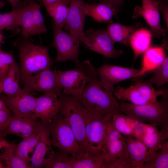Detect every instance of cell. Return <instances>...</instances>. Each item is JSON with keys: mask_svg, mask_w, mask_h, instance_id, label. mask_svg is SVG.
Returning <instances> with one entry per match:
<instances>
[{"mask_svg": "<svg viewBox=\"0 0 168 168\" xmlns=\"http://www.w3.org/2000/svg\"><path fill=\"white\" fill-rule=\"evenodd\" d=\"M160 101L142 105H136L121 101V112L141 122L147 121L160 127L162 143L168 138V96H162Z\"/></svg>", "mask_w": 168, "mask_h": 168, "instance_id": "6da1fadb", "label": "cell"}, {"mask_svg": "<svg viewBox=\"0 0 168 168\" xmlns=\"http://www.w3.org/2000/svg\"><path fill=\"white\" fill-rule=\"evenodd\" d=\"M14 44L19 49L21 80L52 66L53 62L49 57L48 47L34 44L29 37L19 38Z\"/></svg>", "mask_w": 168, "mask_h": 168, "instance_id": "7a4b0ae2", "label": "cell"}, {"mask_svg": "<svg viewBox=\"0 0 168 168\" xmlns=\"http://www.w3.org/2000/svg\"><path fill=\"white\" fill-rule=\"evenodd\" d=\"M77 98L87 110L98 116L103 117L110 113H122L119 103L112 93L101 86L99 78L89 82L80 96Z\"/></svg>", "mask_w": 168, "mask_h": 168, "instance_id": "3957f363", "label": "cell"}, {"mask_svg": "<svg viewBox=\"0 0 168 168\" xmlns=\"http://www.w3.org/2000/svg\"><path fill=\"white\" fill-rule=\"evenodd\" d=\"M101 151L102 168H131L124 138L113 126L112 118L106 126Z\"/></svg>", "mask_w": 168, "mask_h": 168, "instance_id": "277c9868", "label": "cell"}, {"mask_svg": "<svg viewBox=\"0 0 168 168\" xmlns=\"http://www.w3.org/2000/svg\"><path fill=\"white\" fill-rule=\"evenodd\" d=\"M73 70L61 71L57 69L59 81L65 93L76 97L80 96L86 85L90 82L99 78L96 68L88 60L76 63Z\"/></svg>", "mask_w": 168, "mask_h": 168, "instance_id": "5b68a950", "label": "cell"}, {"mask_svg": "<svg viewBox=\"0 0 168 168\" xmlns=\"http://www.w3.org/2000/svg\"><path fill=\"white\" fill-rule=\"evenodd\" d=\"M58 97L60 101L58 113L67 119L79 146H89L85 131V108L76 97L62 91Z\"/></svg>", "mask_w": 168, "mask_h": 168, "instance_id": "8992f818", "label": "cell"}, {"mask_svg": "<svg viewBox=\"0 0 168 168\" xmlns=\"http://www.w3.org/2000/svg\"><path fill=\"white\" fill-rule=\"evenodd\" d=\"M50 142L57 149L73 156L79 145L67 119L58 113L50 125Z\"/></svg>", "mask_w": 168, "mask_h": 168, "instance_id": "52a82bcc", "label": "cell"}, {"mask_svg": "<svg viewBox=\"0 0 168 168\" xmlns=\"http://www.w3.org/2000/svg\"><path fill=\"white\" fill-rule=\"evenodd\" d=\"M113 95L121 101L142 105L156 102L158 96H167V93L163 90H156L152 85L143 81L126 88L119 86L114 90Z\"/></svg>", "mask_w": 168, "mask_h": 168, "instance_id": "ba28073f", "label": "cell"}, {"mask_svg": "<svg viewBox=\"0 0 168 168\" xmlns=\"http://www.w3.org/2000/svg\"><path fill=\"white\" fill-rule=\"evenodd\" d=\"M21 81L23 89L31 93L36 91L58 96L63 89L58 79L57 69H44L35 75L26 77Z\"/></svg>", "mask_w": 168, "mask_h": 168, "instance_id": "9c48e42d", "label": "cell"}, {"mask_svg": "<svg viewBox=\"0 0 168 168\" xmlns=\"http://www.w3.org/2000/svg\"><path fill=\"white\" fill-rule=\"evenodd\" d=\"M54 40L50 46L57 51L56 61L65 62L72 60L76 63L78 60L79 47L81 42L69 33L64 32L62 28L53 23Z\"/></svg>", "mask_w": 168, "mask_h": 168, "instance_id": "30bf717a", "label": "cell"}, {"mask_svg": "<svg viewBox=\"0 0 168 168\" xmlns=\"http://www.w3.org/2000/svg\"><path fill=\"white\" fill-rule=\"evenodd\" d=\"M84 44L87 48L107 58H115L124 53L114 48V44L106 29H88L84 32Z\"/></svg>", "mask_w": 168, "mask_h": 168, "instance_id": "8fae6325", "label": "cell"}, {"mask_svg": "<svg viewBox=\"0 0 168 168\" xmlns=\"http://www.w3.org/2000/svg\"><path fill=\"white\" fill-rule=\"evenodd\" d=\"M101 86L106 91L113 93L114 86L123 81L138 77L141 69L127 68L104 64L96 68Z\"/></svg>", "mask_w": 168, "mask_h": 168, "instance_id": "7c38bea8", "label": "cell"}, {"mask_svg": "<svg viewBox=\"0 0 168 168\" xmlns=\"http://www.w3.org/2000/svg\"><path fill=\"white\" fill-rule=\"evenodd\" d=\"M113 114L110 113L104 117H100L91 113L85 108V134L89 146L101 150L106 126L109 121L112 118Z\"/></svg>", "mask_w": 168, "mask_h": 168, "instance_id": "4fadbf2b", "label": "cell"}, {"mask_svg": "<svg viewBox=\"0 0 168 168\" xmlns=\"http://www.w3.org/2000/svg\"><path fill=\"white\" fill-rule=\"evenodd\" d=\"M141 6L134 9L133 18L137 19L142 16L150 28L152 36L160 39L166 37L167 30L162 28L161 24L160 10L157 0H142Z\"/></svg>", "mask_w": 168, "mask_h": 168, "instance_id": "5bb4252c", "label": "cell"}, {"mask_svg": "<svg viewBox=\"0 0 168 168\" xmlns=\"http://www.w3.org/2000/svg\"><path fill=\"white\" fill-rule=\"evenodd\" d=\"M86 5L83 0H71L63 27L70 34L83 44L85 40L83 29L86 16Z\"/></svg>", "mask_w": 168, "mask_h": 168, "instance_id": "9a60e30c", "label": "cell"}, {"mask_svg": "<svg viewBox=\"0 0 168 168\" xmlns=\"http://www.w3.org/2000/svg\"><path fill=\"white\" fill-rule=\"evenodd\" d=\"M34 114L24 116L12 115L9 123L1 133L4 137L13 134L23 139L39 130L40 122Z\"/></svg>", "mask_w": 168, "mask_h": 168, "instance_id": "2e32d148", "label": "cell"}, {"mask_svg": "<svg viewBox=\"0 0 168 168\" xmlns=\"http://www.w3.org/2000/svg\"><path fill=\"white\" fill-rule=\"evenodd\" d=\"M1 99L13 115L24 116L34 114L36 97L24 89L17 95L2 96Z\"/></svg>", "mask_w": 168, "mask_h": 168, "instance_id": "e0dca14e", "label": "cell"}, {"mask_svg": "<svg viewBox=\"0 0 168 168\" xmlns=\"http://www.w3.org/2000/svg\"><path fill=\"white\" fill-rule=\"evenodd\" d=\"M50 124L40 122L39 138L30 160L31 168L44 167L47 159L46 155L48 153L51 154L53 151L50 142Z\"/></svg>", "mask_w": 168, "mask_h": 168, "instance_id": "ac0fdd59", "label": "cell"}, {"mask_svg": "<svg viewBox=\"0 0 168 168\" xmlns=\"http://www.w3.org/2000/svg\"><path fill=\"white\" fill-rule=\"evenodd\" d=\"M60 107L58 96L44 94L36 97L33 113L42 122L49 125L58 114Z\"/></svg>", "mask_w": 168, "mask_h": 168, "instance_id": "d6986e66", "label": "cell"}, {"mask_svg": "<svg viewBox=\"0 0 168 168\" xmlns=\"http://www.w3.org/2000/svg\"><path fill=\"white\" fill-rule=\"evenodd\" d=\"M70 161L72 168H102L103 165L101 150L89 146H79Z\"/></svg>", "mask_w": 168, "mask_h": 168, "instance_id": "ffe728a7", "label": "cell"}, {"mask_svg": "<svg viewBox=\"0 0 168 168\" xmlns=\"http://www.w3.org/2000/svg\"><path fill=\"white\" fill-rule=\"evenodd\" d=\"M112 124L122 135L130 136L141 141L145 134L147 124L122 113L113 114Z\"/></svg>", "mask_w": 168, "mask_h": 168, "instance_id": "44dd1931", "label": "cell"}, {"mask_svg": "<svg viewBox=\"0 0 168 168\" xmlns=\"http://www.w3.org/2000/svg\"><path fill=\"white\" fill-rule=\"evenodd\" d=\"M123 135L126 143L131 168H143L144 163L149 161L153 156L141 141L132 136Z\"/></svg>", "mask_w": 168, "mask_h": 168, "instance_id": "7402d4cb", "label": "cell"}, {"mask_svg": "<svg viewBox=\"0 0 168 168\" xmlns=\"http://www.w3.org/2000/svg\"><path fill=\"white\" fill-rule=\"evenodd\" d=\"M109 23L106 30L114 43L118 42L126 46H130L131 36L136 30L142 27L140 23L128 26L114 22L112 20Z\"/></svg>", "mask_w": 168, "mask_h": 168, "instance_id": "603a6c76", "label": "cell"}, {"mask_svg": "<svg viewBox=\"0 0 168 168\" xmlns=\"http://www.w3.org/2000/svg\"><path fill=\"white\" fill-rule=\"evenodd\" d=\"M165 50L162 46L150 47L144 53L142 67L138 77L158 68L166 58Z\"/></svg>", "mask_w": 168, "mask_h": 168, "instance_id": "cb8c5ba5", "label": "cell"}, {"mask_svg": "<svg viewBox=\"0 0 168 168\" xmlns=\"http://www.w3.org/2000/svg\"><path fill=\"white\" fill-rule=\"evenodd\" d=\"M85 10L86 16L91 17L96 21L104 23H109L119 11L111 5L103 3L86 4Z\"/></svg>", "mask_w": 168, "mask_h": 168, "instance_id": "d4e9b609", "label": "cell"}, {"mask_svg": "<svg viewBox=\"0 0 168 168\" xmlns=\"http://www.w3.org/2000/svg\"><path fill=\"white\" fill-rule=\"evenodd\" d=\"M152 37L150 30L142 27L133 34L130 44L134 53V60L151 47Z\"/></svg>", "mask_w": 168, "mask_h": 168, "instance_id": "484cf974", "label": "cell"}, {"mask_svg": "<svg viewBox=\"0 0 168 168\" xmlns=\"http://www.w3.org/2000/svg\"><path fill=\"white\" fill-rule=\"evenodd\" d=\"M20 7V20L22 29L20 34L23 38L35 34L34 18L30 0L21 1Z\"/></svg>", "mask_w": 168, "mask_h": 168, "instance_id": "4316f807", "label": "cell"}, {"mask_svg": "<svg viewBox=\"0 0 168 168\" xmlns=\"http://www.w3.org/2000/svg\"><path fill=\"white\" fill-rule=\"evenodd\" d=\"M20 66L15 60L11 65L2 82V91L6 95L10 96L22 92L24 89L20 87Z\"/></svg>", "mask_w": 168, "mask_h": 168, "instance_id": "83f0119b", "label": "cell"}, {"mask_svg": "<svg viewBox=\"0 0 168 168\" xmlns=\"http://www.w3.org/2000/svg\"><path fill=\"white\" fill-rule=\"evenodd\" d=\"M71 0H60L52 4H44L48 15L53 23L61 28L63 27L68 15Z\"/></svg>", "mask_w": 168, "mask_h": 168, "instance_id": "f1b7e54d", "label": "cell"}, {"mask_svg": "<svg viewBox=\"0 0 168 168\" xmlns=\"http://www.w3.org/2000/svg\"><path fill=\"white\" fill-rule=\"evenodd\" d=\"M16 146L15 144L7 141L4 146V151L0 155V158L5 162L6 168H31L17 156Z\"/></svg>", "mask_w": 168, "mask_h": 168, "instance_id": "f546056e", "label": "cell"}, {"mask_svg": "<svg viewBox=\"0 0 168 168\" xmlns=\"http://www.w3.org/2000/svg\"><path fill=\"white\" fill-rule=\"evenodd\" d=\"M141 141L152 156L161 148L162 144L161 133L156 126L151 124H147L145 134Z\"/></svg>", "mask_w": 168, "mask_h": 168, "instance_id": "4dcf8cb0", "label": "cell"}, {"mask_svg": "<svg viewBox=\"0 0 168 168\" xmlns=\"http://www.w3.org/2000/svg\"><path fill=\"white\" fill-rule=\"evenodd\" d=\"M20 20V7L16 8L7 13H0V32L4 29L11 30L15 34L19 33L21 30Z\"/></svg>", "mask_w": 168, "mask_h": 168, "instance_id": "1f68e13d", "label": "cell"}, {"mask_svg": "<svg viewBox=\"0 0 168 168\" xmlns=\"http://www.w3.org/2000/svg\"><path fill=\"white\" fill-rule=\"evenodd\" d=\"M39 136V131L34 133L23 138L22 141L16 145V153L17 156L27 164L30 162V160L29 154L33 152L37 143Z\"/></svg>", "mask_w": 168, "mask_h": 168, "instance_id": "d6a6232c", "label": "cell"}, {"mask_svg": "<svg viewBox=\"0 0 168 168\" xmlns=\"http://www.w3.org/2000/svg\"><path fill=\"white\" fill-rule=\"evenodd\" d=\"M46 168H72L70 161V155L58 149L52 151L47 158Z\"/></svg>", "mask_w": 168, "mask_h": 168, "instance_id": "836d02e7", "label": "cell"}, {"mask_svg": "<svg viewBox=\"0 0 168 168\" xmlns=\"http://www.w3.org/2000/svg\"><path fill=\"white\" fill-rule=\"evenodd\" d=\"M161 151L156 152L151 160L144 164L143 168H168V141H165L161 145Z\"/></svg>", "mask_w": 168, "mask_h": 168, "instance_id": "e575fe53", "label": "cell"}, {"mask_svg": "<svg viewBox=\"0 0 168 168\" xmlns=\"http://www.w3.org/2000/svg\"><path fill=\"white\" fill-rule=\"evenodd\" d=\"M145 83L160 87L168 82V58L166 57L162 64L158 68L157 71L151 78L144 81Z\"/></svg>", "mask_w": 168, "mask_h": 168, "instance_id": "d590c367", "label": "cell"}, {"mask_svg": "<svg viewBox=\"0 0 168 168\" xmlns=\"http://www.w3.org/2000/svg\"><path fill=\"white\" fill-rule=\"evenodd\" d=\"M34 18L35 34L45 33L47 31L44 18L41 12V5L34 0H30Z\"/></svg>", "mask_w": 168, "mask_h": 168, "instance_id": "8d00e7d4", "label": "cell"}, {"mask_svg": "<svg viewBox=\"0 0 168 168\" xmlns=\"http://www.w3.org/2000/svg\"><path fill=\"white\" fill-rule=\"evenodd\" d=\"M15 60L11 52L4 51L0 48V72L4 76Z\"/></svg>", "mask_w": 168, "mask_h": 168, "instance_id": "74e56055", "label": "cell"}, {"mask_svg": "<svg viewBox=\"0 0 168 168\" xmlns=\"http://www.w3.org/2000/svg\"><path fill=\"white\" fill-rule=\"evenodd\" d=\"M12 117L10 111L0 110V132L7 126Z\"/></svg>", "mask_w": 168, "mask_h": 168, "instance_id": "f35d334b", "label": "cell"}, {"mask_svg": "<svg viewBox=\"0 0 168 168\" xmlns=\"http://www.w3.org/2000/svg\"><path fill=\"white\" fill-rule=\"evenodd\" d=\"M158 3L160 11L162 12L167 27L168 28V6L167 1L159 0Z\"/></svg>", "mask_w": 168, "mask_h": 168, "instance_id": "ab89813d", "label": "cell"}, {"mask_svg": "<svg viewBox=\"0 0 168 168\" xmlns=\"http://www.w3.org/2000/svg\"><path fill=\"white\" fill-rule=\"evenodd\" d=\"M124 0H100V3H105L112 5L119 11L123 4Z\"/></svg>", "mask_w": 168, "mask_h": 168, "instance_id": "60d3db41", "label": "cell"}, {"mask_svg": "<svg viewBox=\"0 0 168 168\" xmlns=\"http://www.w3.org/2000/svg\"><path fill=\"white\" fill-rule=\"evenodd\" d=\"M12 6V10L15 9L21 0H7Z\"/></svg>", "mask_w": 168, "mask_h": 168, "instance_id": "b9f144b4", "label": "cell"}, {"mask_svg": "<svg viewBox=\"0 0 168 168\" xmlns=\"http://www.w3.org/2000/svg\"><path fill=\"white\" fill-rule=\"evenodd\" d=\"M41 3L44 5L46 4H52L60 0H38Z\"/></svg>", "mask_w": 168, "mask_h": 168, "instance_id": "7bdbcfd3", "label": "cell"}, {"mask_svg": "<svg viewBox=\"0 0 168 168\" xmlns=\"http://www.w3.org/2000/svg\"><path fill=\"white\" fill-rule=\"evenodd\" d=\"M0 110L10 111L1 99H0Z\"/></svg>", "mask_w": 168, "mask_h": 168, "instance_id": "ee69618b", "label": "cell"}, {"mask_svg": "<svg viewBox=\"0 0 168 168\" xmlns=\"http://www.w3.org/2000/svg\"><path fill=\"white\" fill-rule=\"evenodd\" d=\"M4 77L0 73V94L3 92L2 84Z\"/></svg>", "mask_w": 168, "mask_h": 168, "instance_id": "f6af8a7d", "label": "cell"}, {"mask_svg": "<svg viewBox=\"0 0 168 168\" xmlns=\"http://www.w3.org/2000/svg\"><path fill=\"white\" fill-rule=\"evenodd\" d=\"M7 141L4 140L2 139L0 137V149L4 147Z\"/></svg>", "mask_w": 168, "mask_h": 168, "instance_id": "bcb514c9", "label": "cell"}, {"mask_svg": "<svg viewBox=\"0 0 168 168\" xmlns=\"http://www.w3.org/2000/svg\"><path fill=\"white\" fill-rule=\"evenodd\" d=\"M3 39L4 37L2 33L1 32H0V45L3 43Z\"/></svg>", "mask_w": 168, "mask_h": 168, "instance_id": "7dc6e473", "label": "cell"}, {"mask_svg": "<svg viewBox=\"0 0 168 168\" xmlns=\"http://www.w3.org/2000/svg\"><path fill=\"white\" fill-rule=\"evenodd\" d=\"M6 168V167L4 164L0 161V168Z\"/></svg>", "mask_w": 168, "mask_h": 168, "instance_id": "c3c4849f", "label": "cell"}, {"mask_svg": "<svg viewBox=\"0 0 168 168\" xmlns=\"http://www.w3.org/2000/svg\"><path fill=\"white\" fill-rule=\"evenodd\" d=\"M5 4V2L0 1V9L3 7Z\"/></svg>", "mask_w": 168, "mask_h": 168, "instance_id": "681fc988", "label": "cell"}, {"mask_svg": "<svg viewBox=\"0 0 168 168\" xmlns=\"http://www.w3.org/2000/svg\"><path fill=\"white\" fill-rule=\"evenodd\" d=\"M164 0V1H167V0Z\"/></svg>", "mask_w": 168, "mask_h": 168, "instance_id": "f907efd6", "label": "cell"}, {"mask_svg": "<svg viewBox=\"0 0 168 168\" xmlns=\"http://www.w3.org/2000/svg\"></svg>", "mask_w": 168, "mask_h": 168, "instance_id": "816d5d0a", "label": "cell"}]
</instances>
